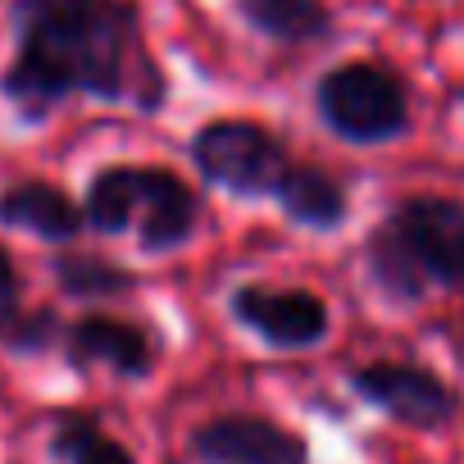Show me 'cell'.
<instances>
[{
    "instance_id": "obj_1",
    "label": "cell",
    "mask_w": 464,
    "mask_h": 464,
    "mask_svg": "<svg viewBox=\"0 0 464 464\" xmlns=\"http://www.w3.org/2000/svg\"><path fill=\"white\" fill-rule=\"evenodd\" d=\"M19 60L5 73V96L24 114L87 92L123 96L132 55V10L119 0H24L19 5Z\"/></svg>"
},
{
    "instance_id": "obj_2",
    "label": "cell",
    "mask_w": 464,
    "mask_h": 464,
    "mask_svg": "<svg viewBox=\"0 0 464 464\" xmlns=\"http://www.w3.org/2000/svg\"><path fill=\"white\" fill-rule=\"evenodd\" d=\"M319 114L337 137L373 146L405 132V87L378 64H342L319 82Z\"/></svg>"
},
{
    "instance_id": "obj_3",
    "label": "cell",
    "mask_w": 464,
    "mask_h": 464,
    "mask_svg": "<svg viewBox=\"0 0 464 464\" xmlns=\"http://www.w3.org/2000/svg\"><path fill=\"white\" fill-rule=\"evenodd\" d=\"M200 173L237 196H256V191H274L283 178V155L274 146L269 132H260L256 123H209L196 132L191 146Z\"/></svg>"
},
{
    "instance_id": "obj_4",
    "label": "cell",
    "mask_w": 464,
    "mask_h": 464,
    "mask_svg": "<svg viewBox=\"0 0 464 464\" xmlns=\"http://www.w3.org/2000/svg\"><path fill=\"white\" fill-rule=\"evenodd\" d=\"M392 232L405 242L414 265L437 283H464V205L441 196H414L396 209Z\"/></svg>"
},
{
    "instance_id": "obj_5",
    "label": "cell",
    "mask_w": 464,
    "mask_h": 464,
    "mask_svg": "<svg viewBox=\"0 0 464 464\" xmlns=\"http://www.w3.org/2000/svg\"><path fill=\"white\" fill-rule=\"evenodd\" d=\"M355 392L410 428H437L455 414V396L446 392V382L414 364H369L355 373Z\"/></svg>"
},
{
    "instance_id": "obj_6",
    "label": "cell",
    "mask_w": 464,
    "mask_h": 464,
    "mask_svg": "<svg viewBox=\"0 0 464 464\" xmlns=\"http://www.w3.org/2000/svg\"><path fill=\"white\" fill-rule=\"evenodd\" d=\"M232 314H237L251 333H260L274 346L301 351L324 342L328 333V305L310 292H269V287H237L232 296Z\"/></svg>"
},
{
    "instance_id": "obj_7",
    "label": "cell",
    "mask_w": 464,
    "mask_h": 464,
    "mask_svg": "<svg viewBox=\"0 0 464 464\" xmlns=\"http://www.w3.org/2000/svg\"><path fill=\"white\" fill-rule=\"evenodd\" d=\"M196 450L205 464H305L310 450L296 432L269 423V419H246L227 414L214 419L196 432Z\"/></svg>"
},
{
    "instance_id": "obj_8",
    "label": "cell",
    "mask_w": 464,
    "mask_h": 464,
    "mask_svg": "<svg viewBox=\"0 0 464 464\" xmlns=\"http://www.w3.org/2000/svg\"><path fill=\"white\" fill-rule=\"evenodd\" d=\"M146 196H141V246L146 251H169L178 242L191 237V218H196V200L191 191L164 173V169H141Z\"/></svg>"
},
{
    "instance_id": "obj_9",
    "label": "cell",
    "mask_w": 464,
    "mask_h": 464,
    "mask_svg": "<svg viewBox=\"0 0 464 464\" xmlns=\"http://www.w3.org/2000/svg\"><path fill=\"white\" fill-rule=\"evenodd\" d=\"M69 355L78 364H110L114 373L141 378L150 369V342L119 319H82L69 333Z\"/></svg>"
},
{
    "instance_id": "obj_10",
    "label": "cell",
    "mask_w": 464,
    "mask_h": 464,
    "mask_svg": "<svg viewBox=\"0 0 464 464\" xmlns=\"http://www.w3.org/2000/svg\"><path fill=\"white\" fill-rule=\"evenodd\" d=\"M0 223L28 227V232H37V237H46V242H69L73 232L82 227V214H78V205L64 191H55L46 182H24V187L0 196Z\"/></svg>"
},
{
    "instance_id": "obj_11",
    "label": "cell",
    "mask_w": 464,
    "mask_h": 464,
    "mask_svg": "<svg viewBox=\"0 0 464 464\" xmlns=\"http://www.w3.org/2000/svg\"><path fill=\"white\" fill-rule=\"evenodd\" d=\"M274 196H278V205H283L296 223H305V227H337L342 214H346V196H342V187H337L328 173L305 169V164L283 169Z\"/></svg>"
},
{
    "instance_id": "obj_12",
    "label": "cell",
    "mask_w": 464,
    "mask_h": 464,
    "mask_svg": "<svg viewBox=\"0 0 464 464\" xmlns=\"http://www.w3.org/2000/svg\"><path fill=\"white\" fill-rule=\"evenodd\" d=\"M141 196H146L141 169H105L87 191V218L101 232H123L141 214Z\"/></svg>"
},
{
    "instance_id": "obj_13",
    "label": "cell",
    "mask_w": 464,
    "mask_h": 464,
    "mask_svg": "<svg viewBox=\"0 0 464 464\" xmlns=\"http://www.w3.org/2000/svg\"><path fill=\"white\" fill-rule=\"evenodd\" d=\"M246 19L274 42H314L328 28L319 0H246Z\"/></svg>"
},
{
    "instance_id": "obj_14",
    "label": "cell",
    "mask_w": 464,
    "mask_h": 464,
    "mask_svg": "<svg viewBox=\"0 0 464 464\" xmlns=\"http://www.w3.org/2000/svg\"><path fill=\"white\" fill-rule=\"evenodd\" d=\"M55 455H60L64 464H132L128 446H119L114 437H105L101 428H92V423H82V419H73V423L60 428Z\"/></svg>"
},
{
    "instance_id": "obj_15",
    "label": "cell",
    "mask_w": 464,
    "mask_h": 464,
    "mask_svg": "<svg viewBox=\"0 0 464 464\" xmlns=\"http://www.w3.org/2000/svg\"><path fill=\"white\" fill-rule=\"evenodd\" d=\"M60 278H64V287L78 292V296H101V292L128 287V274L105 269V265H96V260H64V265H60Z\"/></svg>"
},
{
    "instance_id": "obj_16",
    "label": "cell",
    "mask_w": 464,
    "mask_h": 464,
    "mask_svg": "<svg viewBox=\"0 0 464 464\" xmlns=\"http://www.w3.org/2000/svg\"><path fill=\"white\" fill-rule=\"evenodd\" d=\"M14 305H19V278H14L5 251H0V333L14 328Z\"/></svg>"
}]
</instances>
